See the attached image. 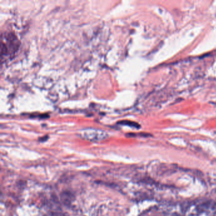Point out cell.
Masks as SVG:
<instances>
[{
    "mask_svg": "<svg viewBox=\"0 0 216 216\" xmlns=\"http://www.w3.org/2000/svg\"><path fill=\"white\" fill-rule=\"evenodd\" d=\"M80 135L83 138L91 142H100L106 139L107 133L100 129H85L80 131Z\"/></svg>",
    "mask_w": 216,
    "mask_h": 216,
    "instance_id": "1",
    "label": "cell"
},
{
    "mask_svg": "<svg viewBox=\"0 0 216 216\" xmlns=\"http://www.w3.org/2000/svg\"><path fill=\"white\" fill-rule=\"evenodd\" d=\"M119 124H123V125H127V126H129L131 127H136V128H139L140 126L137 124V123L133 122H131V121H121L119 122Z\"/></svg>",
    "mask_w": 216,
    "mask_h": 216,
    "instance_id": "3",
    "label": "cell"
},
{
    "mask_svg": "<svg viewBox=\"0 0 216 216\" xmlns=\"http://www.w3.org/2000/svg\"><path fill=\"white\" fill-rule=\"evenodd\" d=\"M17 42H18V39H17L16 37L14 35H12L10 34L7 36V45L5 44L3 42L2 43V58H3L4 56H7L10 53V50L14 53L15 50L18 48V45H17Z\"/></svg>",
    "mask_w": 216,
    "mask_h": 216,
    "instance_id": "2",
    "label": "cell"
}]
</instances>
